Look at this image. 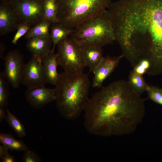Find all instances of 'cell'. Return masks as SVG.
<instances>
[{"label":"cell","mask_w":162,"mask_h":162,"mask_svg":"<svg viewBox=\"0 0 162 162\" xmlns=\"http://www.w3.org/2000/svg\"><path fill=\"white\" fill-rule=\"evenodd\" d=\"M107 9L115 40L132 67L147 59L152 70H162V0H119Z\"/></svg>","instance_id":"cell-1"},{"label":"cell","mask_w":162,"mask_h":162,"mask_svg":"<svg viewBox=\"0 0 162 162\" xmlns=\"http://www.w3.org/2000/svg\"><path fill=\"white\" fill-rule=\"evenodd\" d=\"M145 100L128 81H114L88 99L84 110L85 127L97 136L131 134L144 116Z\"/></svg>","instance_id":"cell-2"},{"label":"cell","mask_w":162,"mask_h":162,"mask_svg":"<svg viewBox=\"0 0 162 162\" xmlns=\"http://www.w3.org/2000/svg\"><path fill=\"white\" fill-rule=\"evenodd\" d=\"M90 81L83 73L60 74L56 85V106L61 115L68 120L77 118L89 99Z\"/></svg>","instance_id":"cell-3"},{"label":"cell","mask_w":162,"mask_h":162,"mask_svg":"<svg viewBox=\"0 0 162 162\" xmlns=\"http://www.w3.org/2000/svg\"><path fill=\"white\" fill-rule=\"evenodd\" d=\"M112 0H55L58 22L73 29L85 20L106 10Z\"/></svg>","instance_id":"cell-4"},{"label":"cell","mask_w":162,"mask_h":162,"mask_svg":"<svg viewBox=\"0 0 162 162\" xmlns=\"http://www.w3.org/2000/svg\"><path fill=\"white\" fill-rule=\"evenodd\" d=\"M79 46L91 45L102 47L115 40L112 23L107 10L83 22L70 36Z\"/></svg>","instance_id":"cell-5"},{"label":"cell","mask_w":162,"mask_h":162,"mask_svg":"<svg viewBox=\"0 0 162 162\" xmlns=\"http://www.w3.org/2000/svg\"><path fill=\"white\" fill-rule=\"evenodd\" d=\"M57 45L58 65L64 72L72 74L83 73L86 66L80 46L70 37L63 39Z\"/></svg>","instance_id":"cell-6"},{"label":"cell","mask_w":162,"mask_h":162,"mask_svg":"<svg viewBox=\"0 0 162 162\" xmlns=\"http://www.w3.org/2000/svg\"><path fill=\"white\" fill-rule=\"evenodd\" d=\"M13 7L21 22L31 26L44 20V3L38 0H16Z\"/></svg>","instance_id":"cell-7"},{"label":"cell","mask_w":162,"mask_h":162,"mask_svg":"<svg viewBox=\"0 0 162 162\" xmlns=\"http://www.w3.org/2000/svg\"><path fill=\"white\" fill-rule=\"evenodd\" d=\"M4 69L2 72L8 84L17 88L21 83L25 65L22 55L15 50L9 52L4 58Z\"/></svg>","instance_id":"cell-8"},{"label":"cell","mask_w":162,"mask_h":162,"mask_svg":"<svg viewBox=\"0 0 162 162\" xmlns=\"http://www.w3.org/2000/svg\"><path fill=\"white\" fill-rule=\"evenodd\" d=\"M47 83L42 59L33 56L25 64L21 83L28 88L45 86Z\"/></svg>","instance_id":"cell-9"},{"label":"cell","mask_w":162,"mask_h":162,"mask_svg":"<svg viewBox=\"0 0 162 162\" xmlns=\"http://www.w3.org/2000/svg\"><path fill=\"white\" fill-rule=\"evenodd\" d=\"M25 97L31 106L40 108L55 101L56 89L46 87L44 86L28 88L25 93Z\"/></svg>","instance_id":"cell-10"},{"label":"cell","mask_w":162,"mask_h":162,"mask_svg":"<svg viewBox=\"0 0 162 162\" xmlns=\"http://www.w3.org/2000/svg\"><path fill=\"white\" fill-rule=\"evenodd\" d=\"M123 57L122 55L118 56H103L93 72L94 76L92 86L98 88L102 87L104 80L116 68Z\"/></svg>","instance_id":"cell-11"},{"label":"cell","mask_w":162,"mask_h":162,"mask_svg":"<svg viewBox=\"0 0 162 162\" xmlns=\"http://www.w3.org/2000/svg\"><path fill=\"white\" fill-rule=\"evenodd\" d=\"M21 22L14 9L7 6L0 8V35L8 34L17 29Z\"/></svg>","instance_id":"cell-12"},{"label":"cell","mask_w":162,"mask_h":162,"mask_svg":"<svg viewBox=\"0 0 162 162\" xmlns=\"http://www.w3.org/2000/svg\"><path fill=\"white\" fill-rule=\"evenodd\" d=\"M52 41L51 36H43L28 39L26 47L32 56L41 59L52 51Z\"/></svg>","instance_id":"cell-13"},{"label":"cell","mask_w":162,"mask_h":162,"mask_svg":"<svg viewBox=\"0 0 162 162\" xmlns=\"http://www.w3.org/2000/svg\"><path fill=\"white\" fill-rule=\"evenodd\" d=\"M80 46L86 66L93 72L103 57L101 47L91 45Z\"/></svg>","instance_id":"cell-14"},{"label":"cell","mask_w":162,"mask_h":162,"mask_svg":"<svg viewBox=\"0 0 162 162\" xmlns=\"http://www.w3.org/2000/svg\"><path fill=\"white\" fill-rule=\"evenodd\" d=\"M42 61L47 83L56 85L59 75L57 71L58 63L57 53L51 51L42 58Z\"/></svg>","instance_id":"cell-15"},{"label":"cell","mask_w":162,"mask_h":162,"mask_svg":"<svg viewBox=\"0 0 162 162\" xmlns=\"http://www.w3.org/2000/svg\"><path fill=\"white\" fill-rule=\"evenodd\" d=\"M73 31V29L66 28L58 22L52 23L50 33L52 44V52H54L56 46L62 40L70 36Z\"/></svg>","instance_id":"cell-16"},{"label":"cell","mask_w":162,"mask_h":162,"mask_svg":"<svg viewBox=\"0 0 162 162\" xmlns=\"http://www.w3.org/2000/svg\"><path fill=\"white\" fill-rule=\"evenodd\" d=\"M0 142L8 149L24 152L28 149L23 142L16 140L9 134L0 133Z\"/></svg>","instance_id":"cell-17"},{"label":"cell","mask_w":162,"mask_h":162,"mask_svg":"<svg viewBox=\"0 0 162 162\" xmlns=\"http://www.w3.org/2000/svg\"><path fill=\"white\" fill-rule=\"evenodd\" d=\"M51 23L48 21L42 20L30 29L25 35V38L28 40L35 37L50 36L49 29Z\"/></svg>","instance_id":"cell-18"},{"label":"cell","mask_w":162,"mask_h":162,"mask_svg":"<svg viewBox=\"0 0 162 162\" xmlns=\"http://www.w3.org/2000/svg\"><path fill=\"white\" fill-rule=\"evenodd\" d=\"M128 81L134 89L140 95L146 91L148 85L143 76L136 73L133 70L130 73Z\"/></svg>","instance_id":"cell-19"},{"label":"cell","mask_w":162,"mask_h":162,"mask_svg":"<svg viewBox=\"0 0 162 162\" xmlns=\"http://www.w3.org/2000/svg\"><path fill=\"white\" fill-rule=\"evenodd\" d=\"M44 19L52 23L58 22L57 9L55 0H45L44 3Z\"/></svg>","instance_id":"cell-20"},{"label":"cell","mask_w":162,"mask_h":162,"mask_svg":"<svg viewBox=\"0 0 162 162\" xmlns=\"http://www.w3.org/2000/svg\"><path fill=\"white\" fill-rule=\"evenodd\" d=\"M6 111V115L5 119L9 125L19 136H25L26 133L24 125L8 109H7Z\"/></svg>","instance_id":"cell-21"},{"label":"cell","mask_w":162,"mask_h":162,"mask_svg":"<svg viewBox=\"0 0 162 162\" xmlns=\"http://www.w3.org/2000/svg\"><path fill=\"white\" fill-rule=\"evenodd\" d=\"M2 72L0 74V107H6L8 104L9 95L8 82Z\"/></svg>","instance_id":"cell-22"},{"label":"cell","mask_w":162,"mask_h":162,"mask_svg":"<svg viewBox=\"0 0 162 162\" xmlns=\"http://www.w3.org/2000/svg\"><path fill=\"white\" fill-rule=\"evenodd\" d=\"M148 98L154 102L162 106V89L148 85L146 91Z\"/></svg>","instance_id":"cell-23"},{"label":"cell","mask_w":162,"mask_h":162,"mask_svg":"<svg viewBox=\"0 0 162 162\" xmlns=\"http://www.w3.org/2000/svg\"><path fill=\"white\" fill-rule=\"evenodd\" d=\"M31 26L24 22H21L18 26L17 30L12 40L13 44H15L21 37L25 35L30 29Z\"/></svg>","instance_id":"cell-24"},{"label":"cell","mask_w":162,"mask_h":162,"mask_svg":"<svg viewBox=\"0 0 162 162\" xmlns=\"http://www.w3.org/2000/svg\"><path fill=\"white\" fill-rule=\"evenodd\" d=\"M151 66V62L149 60L144 59L141 60L134 67L133 70L136 73L143 75L146 73Z\"/></svg>","instance_id":"cell-25"},{"label":"cell","mask_w":162,"mask_h":162,"mask_svg":"<svg viewBox=\"0 0 162 162\" xmlns=\"http://www.w3.org/2000/svg\"><path fill=\"white\" fill-rule=\"evenodd\" d=\"M22 161L23 162H39L42 160L33 151L28 149L25 152Z\"/></svg>","instance_id":"cell-26"},{"label":"cell","mask_w":162,"mask_h":162,"mask_svg":"<svg viewBox=\"0 0 162 162\" xmlns=\"http://www.w3.org/2000/svg\"><path fill=\"white\" fill-rule=\"evenodd\" d=\"M2 162H14L15 161L14 157L9 153L8 150L3 157L2 159Z\"/></svg>","instance_id":"cell-27"},{"label":"cell","mask_w":162,"mask_h":162,"mask_svg":"<svg viewBox=\"0 0 162 162\" xmlns=\"http://www.w3.org/2000/svg\"><path fill=\"white\" fill-rule=\"evenodd\" d=\"M4 107H0V122H1L4 119H5L6 112Z\"/></svg>","instance_id":"cell-28"},{"label":"cell","mask_w":162,"mask_h":162,"mask_svg":"<svg viewBox=\"0 0 162 162\" xmlns=\"http://www.w3.org/2000/svg\"><path fill=\"white\" fill-rule=\"evenodd\" d=\"M8 150L3 144L0 146V157L2 159L7 151Z\"/></svg>","instance_id":"cell-29"},{"label":"cell","mask_w":162,"mask_h":162,"mask_svg":"<svg viewBox=\"0 0 162 162\" xmlns=\"http://www.w3.org/2000/svg\"><path fill=\"white\" fill-rule=\"evenodd\" d=\"M5 46L2 42H0V57L1 58H4V53Z\"/></svg>","instance_id":"cell-30"}]
</instances>
